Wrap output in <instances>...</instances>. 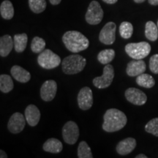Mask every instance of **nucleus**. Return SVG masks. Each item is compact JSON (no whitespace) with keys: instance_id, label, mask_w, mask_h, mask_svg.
<instances>
[{"instance_id":"f257e3e1","label":"nucleus","mask_w":158,"mask_h":158,"mask_svg":"<svg viewBox=\"0 0 158 158\" xmlns=\"http://www.w3.org/2000/svg\"><path fill=\"white\" fill-rule=\"evenodd\" d=\"M103 119L102 129L108 133H114L122 130L127 122L125 114L116 108H110L106 110Z\"/></svg>"},{"instance_id":"f03ea898","label":"nucleus","mask_w":158,"mask_h":158,"mask_svg":"<svg viewBox=\"0 0 158 158\" xmlns=\"http://www.w3.org/2000/svg\"><path fill=\"white\" fill-rule=\"evenodd\" d=\"M62 41L66 48L75 54L86 50L89 45L87 37L78 31H66L62 36Z\"/></svg>"},{"instance_id":"7ed1b4c3","label":"nucleus","mask_w":158,"mask_h":158,"mask_svg":"<svg viewBox=\"0 0 158 158\" xmlns=\"http://www.w3.org/2000/svg\"><path fill=\"white\" fill-rule=\"evenodd\" d=\"M86 64V59L79 54H73L65 57L62 62V71L68 75L79 73Z\"/></svg>"},{"instance_id":"20e7f679","label":"nucleus","mask_w":158,"mask_h":158,"mask_svg":"<svg viewBox=\"0 0 158 158\" xmlns=\"http://www.w3.org/2000/svg\"><path fill=\"white\" fill-rule=\"evenodd\" d=\"M125 52L133 59H143L151 52V45L147 42L131 43L125 45Z\"/></svg>"},{"instance_id":"39448f33","label":"nucleus","mask_w":158,"mask_h":158,"mask_svg":"<svg viewBox=\"0 0 158 158\" xmlns=\"http://www.w3.org/2000/svg\"><path fill=\"white\" fill-rule=\"evenodd\" d=\"M59 56L53 52L50 49H45L37 57V62L41 68L51 70L56 68L61 64Z\"/></svg>"},{"instance_id":"423d86ee","label":"nucleus","mask_w":158,"mask_h":158,"mask_svg":"<svg viewBox=\"0 0 158 158\" xmlns=\"http://www.w3.org/2000/svg\"><path fill=\"white\" fill-rule=\"evenodd\" d=\"M102 18L103 10L100 3L97 1L91 2L85 15L86 22L90 25L99 24L102 21Z\"/></svg>"},{"instance_id":"0eeeda50","label":"nucleus","mask_w":158,"mask_h":158,"mask_svg":"<svg viewBox=\"0 0 158 158\" xmlns=\"http://www.w3.org/2000/svg\"><path fill=\"white\" fill-rule=\"evenodd\" d=\"M114 78V70L111 64H106L103 69L102 76L93 79V84L98 89H106L110 86Z\"/></svg>"},{"instance_id":"6e6552de","label":"nucleus","mask_w":158,"mask_h":158,"mask_svg":"<svg viewBox=\"0 0 158 158\" xmlns=\"http://www.w3.org/2000/svg\"><path fill=\"white\" fill-rule=\"evenodd\" d=\"M62 136L64 142L68 144H75L79 138V129L75 122L69 121L62 128Z\"/></svg>"},{"instance_id":"1a4fd4ad","label":"nucleus","mask_w":158,"mask_h":158,"mask_svg":"<svg viewBox=\"0 0 158 158\" xmlns=\"http://www.w3.org/2000/svg\"><path fill=\"white\" fill-rule=\"evenodd\" d=\"M116 25L114 22H108L102 27L99 35V40L105 45H112L116 40Z\"/></svg>"},{"instance_id":"9d476101","label":"nucleus","mask_w":158,"mask_h":158,"mask_svg":"<svg viewBox=\"0 0 158 158\" xmlns=\"http://www.w3.org/2000/svg\"><path fill=\"white\" fill-rule=\"evenodd\" d=\"M78 104L81 110H89L93 105V94L92 91L88 86L83 87L79 91L78 94Z\"/></svg>"},{"instance_id":"9b49d317","label":"nucleus","mask_w":158,"mask_h":158,"mask_svg":"<svg viewBox=\"0 0 158 158\" xmlns=\"http://www.w3.org/2000/svg\"><path fill=\"white\" fill-rule=\"evenodd\" d=\"M125 98L127 101L135 106H142L147 101V97L143 91L131 87L125 91Z\"/></svg>"},{"instance_id":"f8f14e48","label":"nucleus","mask_w":158,"mask_h":158,"mask_svg":"<svg viewBox=\"0 0 158 158\" xmlns=\"http://www.w3.org/2000/svg\"><path fill=\"white\" fill-rule=\"evenodd\" d=\"M26 125V118L22 114L17 113L13 114L10 118L7 128L9 131L13 134L21 133L24 129Z\"/></svg>"},{"instance_id":"ddd939ff","label":"nucleus","mask_w":158,"mask_h":158,"mask_svg":"<svg viewBox=\"0 0 158 158\" xmlns=\"http://www.w3.org/2000/svg\"><path fill=\"white\" fill-rule=\"evenodd\" d=\"M57 91V84L54 80H48L43 83L40 88V97L45 102H50L55 98Z\"/></svg>"},{"instance_id":"4468645a","label":"nucleus","mask_w":158,"mask_h":158,"mask_svg":"<svg viewBox=\"0 0 158 158\" xmlns=\"http://www.w3.org/2000/svg\"><path fill=\"white\" fill-rule=\"evenodd\" d=\"M146 69L147 65L142 59H134L127 64L126 73L130 77H135L143 73Z\"/></svg>"},{"instance_id":"2eb2a0df","label":"nucleus","mask_w":158,"mask_h":158,"mask_svg":"<svg viewBox=\"0 0 158 158\" xmlns=\"http://www.w3.org/2000/svg\"><path fill=\"white\" fill-rule=\"evenodd\" d=\"M24 116L27 123L31 127H35L40 119V111L35 105H29L25 109Z\"/></svg>"},{"instance_id":"dca6fc26","label":"nucleus","mask_w":158,"mask_h":158,"mask_svg":"<svg viewBox=\"0 0 158 158\" xmlns=\"http://www.w3.org/2000/svg\"><path fill=\"white\" fill-rule=\"evenodd\" d=\"M136 147V140L133 138H127L117 144L116 149L118 155H127L131 153Z\"/></svg>"},{"instance_id":"f3484780","label":"nucleus","mask_w":158,"mask_h":158,"mask_svg":"<svg viewBox=\"0 0 158 158\" xmlns=\"http://www.w3.org/2000/svg\"><path fill=\"white\" fill-rule=\"evenodd\" d=\"M10 73L17 81L21 83H27L31 79L30 73L19 65L12 67Z\"/></svg>"},{"instance_id":"a211bd4d","label":"nucleus","mask_w":158,"mask_h":158,"mask_svg":"<svg viewBox=\"0 0 158 158\" xmlns=\"http://www.w3.org/2000/svg\"><path fill=\"white\" fill-rule=\"evenodd\" d=\"M14 47V41L10 35H5L0 38V56L5 57L8 56Z\"/></svg>"},{"instance_id":"6ab92c4d","label":"nucleus","mask_w":158,"mask_h":158,"mask_svg":"<svg viewBox=\"0 0 158 158\" xmlns=\"http://www.w3.org/2000/svg\"><path fill=\"white\" fill-rule=\"evenodd\" d=\"M43 149L45 152L53 154H58L62 151L63 145L59 140L51 138L43 143Z\"/></svg>"},{"instance_id":"aec40b11","label":"nucleus","mask_w":158,"mask_h":158,"mask_svg":"<svg viewBox=\"0 0 158 158\" xmlns=\"http://www.w3.org/2000/svg\"><path fill=\"white\" fill-rule=\"evenodd\" d=\"M0 13L1 16L5 20H10L14 15V8L10 1L5 0L0 6Z\"/></svg>"},{"instance_id":"412c9836","label":"nucleus","mask_w":158,"mask_h":158,"mask_svg":"<svg viewBox=\"0 0 158 158\" xmlns=\"http://www.w3.org/2000/svg\"><path fill=\"white\" fill-rule=\"evenodd\" d=\"M14 41V48L17 53H22L27 48L28 37L25 33L15 35L13 37Z\"/></svg>"},{"instance_id":"4be33fe9","label":"nucleus","mask_w":158,"mask_h":158,"mask_svg":"<svg viewBox=\"0 0 158 158\" xmlns=\"http://www.w3.org/2000/svg\"><path fill=\"white\" fill-rule=\"evenodd\" d=\"M145 36L150 41L155 42L158 38V27L153 21H147L145 25Z\"/></svg>"},{"instance_id":"5701e85b","label":"nucleus","mask_w":158,"mask_h":158,"mask_svg":"<svg viewBox=\"0 0 158 158\" xmlns=\"http://www.w3.org/2000/svg\"><path fill=\"white\" fill-rule=\"evenodd\" d=\"M136 83L138 86L147 89L152 88L155 85V81L153 77L147 73H142L138 76Z\"/></svg>"},{"instance_id":"b1692460","label":"nucleus","mask_w":158,"mask_h":158,"mask_svg":"<svg viewBox=\"0 0 158 158\" xmlns=\"http://www.w3.org/2000/svg\"><path fill=\"white\" fill-rule=\"evenodd\" d=\"M13 79L9 75L2 74L0 76V90L3 93H8L13 89Z\"/></svg>"},{"instance_id":"393cba45","label":"nucleus","mask_w":158,"mask_h":158,"mask_svg":"<svg viewBox=\"0 0 158 158\" xmlns=\"http://www.w3.org/2000/svg\"><path fill=\"white\" fill-rule=\"evenodd\" d=\"M115 57V51L114 49H105L99 53L98 60L102 64H108Z\"/></svg>"},{"instance_id":"a878e982","label":"nucleus","mask_w":158,"mask_h":158,"mask_svg":"<svg viewBox=\"0 0 158 158\" xmlns=\"http://www.w3.org/2000/svg\"><path fill=\"white\" fill-rule=\"evenodd\" d=\"M133 33V27L131 23L124 21L119 26V34L122 38L129 39Z\"/></svg>"},{"instance_id":"bb28decb","label":"nucleus","mask_w":158,"mask_h":158,"mask_svg":"<svg viewBox=\"0 0 158 158\" xmlns=\"http://www.w3.org/2000/svg\"><path fill=\"white\" fill-rule=\"evenodd\" d=\"M29 8L33 13H41L46 8L45 0H29Z\"/></svg>"},{"instance_id":"cd10ccee","label":"nucleus","mask_w":158,"mask_h":158,"mask_svg":"<svg viewBox=\"0 0 158 158\" xmlns=\"http://www.w3.org/2000/svg\"><path fill=\"white\" fill-rule=\"evenodd\" d=\"M45 41L40 37H35L31 43V49L35 54H40L45 50Z\"/></svg>"},{"instance_id":"c85d7f7f","label":"nucleus","mask_w":158,"mask_h":158,"mask_svg":"<svg viewBox=\"0 0 158 158\" xmlns=\"http://www.w3.org/2000/svg\"><path fill=\"white\" fill-rule=\"evenodd\" d=\"M78 157L79 158H92V151L87 143L81 141L78 147Z\"/></svg>"},{"instance_id":"c756f323","label":"nucleus","mask_w":158,"mask_h":158,"mask_svg":"<svg viewBox=\"0 0 158 158\" xmlns=\"http://www.w3.org/2000/svg\"><path fill=\"white\" fill-rule=\"evenodd\" d=\"M145 130L147 133L152 134L158 137V117L151 119L145 126Z\"/></svg>"},{"instance_id":"7c9ffc66","label":"nucleus","mask_w":158,"mask_h":158,"mask_svg":"<svg viewBox=\"0 0 158 158\" xmlns=\"http://www.w3.org/2000/svg\"><path fill=\"white\" fill-rule=\"evenodd\" d=\"M149 69L153 73L158 74V54H155L149 59Z\"/></svg>"},{"instance_id":"2f4dec72","label":"nucleus","mask_w":158,"mask_h":158,"mask_svg":"<svg viewBox=\"0 0 158 158\" xmlns=\"http://www.w3.org/2000/svg\"><path fill=\"white\" fill-rule=\"evenodd\" d=\"M49 1H50V3L51 4V5H57L61 2V1H62V0H49Z\"/></svg>"},{"instance_id":"473e14b6","label":"nucleus","mask_w":158,"mask_h":158,"mask_svg":"<svg viewBox=\"0 0 158 158\" xmlns=\"http://www.w3.org/2000/svg\"><path fill=\"white\" fill-rule=\"evenodd\" d=\"M102 1H103L104 2L109 4V5H112V4H115L117 2L118 0H102Z\"/></svg>"},{"instance_id":"72a5a7b5","label":"nucleus","mask_w":158,"mask_h":158,"mask_svg":"<svg viewBox=\"0 0 158 158\" xmlns=\"http://www.w3.org/2000/svg\"><path fill=\"white\" fill-rule=\"evenodd\" d=\"M149 3L152 5H158V0H148Z\"/></svg>"},{"instance_id":"f704fd0d","label":"nucleus","mask_w":158,"mask_h":158,"mask_svg":"<svg viewBox=\"0 0 158 158\" xmlns=\"http://www.w3.org/2000/svg\"><path fill=\"white\" fill-rule=\"evenodd\" d=\"M0 157L1 158H7V154H6L5 152L3 151V150H0Z\"/></svg>"},{"instance_id":"c9c22d12","label":"nucleus","mask_w":158,"mask_h":158,"mask_svg":"<svg viewBox=\"0 0 158 158\" xmlns=\"http://www.w3.org/2000/svg\"><path fill=\"white\" fill-rule=\"evenodd\" d=\"M135 158H147V156L143 155V154H140V155H137Z\"/></svg>"},{"instance_id":"e433bc0d","label":"nucleus","mask_w":158,"mask_h":158,"mask_svg":"<svg viewBox=\"0 0 158 158\" xmlns=\"http://www.w3.org/2000/svg\"><path fill=\"white\" fill-rule=\"evenodd\" d=\"M135 3H142L143 2H145L146 0H133Z\"/></svg>"},{"instance_id":"4c0bfd02","label":"nucleus","mask_w":158,"mask_h":158,"mask_svg":"<svg viewBox=\"0 0 158 158\" xmlns=\"http://www.w3.org/2000/svg\"><path fill=\"white\" fill-rule=\"evenodd\" d=\"M157 27H158V21H157Z\"/></svg>"}]
</instances>
